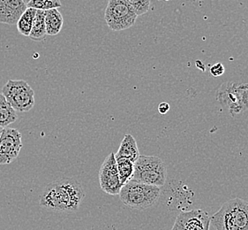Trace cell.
<instances>
[{"instance_id":"6da1fadb","label":"cell","mask_w":248,"mask_h":230,"mask_svg":"<svg viewBox=\"0 0 248 230\" xmlns=\"http://www.w3.org/2000/svg\"><path fill=\"white\" fill-rule=\"evenodd\" d=\"M82 185L71 178L56 180L46 186L40 195V205L56 213H74L84 199Z\"/></svg>"},{"instance_id":"7a4b0ae2","label":"cell","mask_w":248,"mask_h":230,"mask_svg":"<svg viewBox=\"0 0 248 230\" xmlns=\"http://www.w3.org/2000/svg\"><path fill=\"white\" fill-rule=\"evenodd\" d=\"M216 230H248V202L233 198L225 202L211 217Z\"/></svg>"},{"instance_id":"3957f363","label":"cell","mask_w":248,"mask_h":230,"mask_svg":"<svg viewBox=\"0 0 248 230\" xmlns=\"http://www.w3.org/2000/svg\"><path fill=\"white\" fill-rule=\"evenodd\" d=\"M119 195L124 205L137 210H145L153 206L158 201L161 189L156 186L130 180L122 186Z\"/></svg>"},{"instance_id":"277c9868","label":"cell","mask_w":248,"mask_h":230,"mask_svg":"<svg viewBox=\"0 0 248 230\" xmlns=\"http://www.w3.org/2000/svg\"><path fill=\"white\" fill-rule=\"evenodd\" d=\"M167 168L164 161L155 156L140 155L134 163V172L131 180L148 185L163 187L166 182Z\"/></svg>"},{"instance_id":"5b68a950","label":"cell","mask_w":248,"mask_h":230,"mask_svg":"<svg viewBox=\"0 0 248 230\" xmlns=\"http://www.w3.org/2000/svg\"><path fill=\"white\" fill-rule=\"evenodd\" d=\"M217 99L232 116L248 111V82H228L220 86Z\"/></svg>"},{"instance_id":"8992f818","label":"cell","mask_w":248,"mask_h":230,"mask_svg":"<svg viewBox=\"0 0 248 230\" xmlns=\"http://www.w3.org/2000/svg\"><path fill=\"white\" fill-rule=\"evenodd\" d=\"M2 94L15 111L30 112L35 105V91L24 80H9L2 89Z\"/></svg>"},{"instance_id":"52a82bcc","label":"cell","mask_w":248,"mask_h":230,"mask_svg":"<svg viewBox=\"0 0 248 230\" xmlns=\"http://www.w3.org/2000/svg\"><path fill=\"white\" fill-rule=\"evenodd\" d=\"M138 15L124 0H109L105 20L109 30L122 31L134 25Z\"/></svg>"},{"instance_id":"ba28073f","label":"cell","mask_w":248,"mask_h":230,"mask_svg":"<svg viewBox=\"0 0 248 230\" xmlns=\"http://www.w3.org/2000/svg\"><path fill=\"white\" fill-rule=\"evenodd\" d=\"M100 187L109 195H119L122 184L119 179L114 152H110L106 157L99 170Z\"/></svg>"},{"instance_id":"9c48e42d","label":"cell","mask_w":248,"mask_h":230,"mask_svg":"<svg viewBox=\"0 0 248 230\" xmlns=\"http://www.w3.org/2000/svg\"><path fill=\"white\" fill-rule=\"evenodd\" d=\"M22 136L19 130L4 128L0 136V165H8L20 154Z\"/></svg>"},{"instance_id":"30bf717a","label":"cell","mask_w":248,"mask_h":230,"mask_svg":"<svg viewBox=\"0 0 248 230\" xmlns=\"http://www.w3.org/2000/svg\"><path fill=\"white\" fill-rule=\"evenodd\" d=\"M211 216L201 209L182 212L175 220L171 230H209Z\"/></svg>"},{"instance_id":"8fae6325","label":"cell","mask_w":248,"mask_h":230,"mask_svg":"<svg viewBox=\"0 0 248 230\" xmlns=\"http://www.w3.org/2000/svg\"><path fill=\"white\" fill-rule=\"evenodd\" d=\"M28 6L22 0H0V23L15 25Z\"/></svg>"},{"instance_id":"7c38bea8","label":"cell","mask_w":248,"mask_h":230,"mask_svg":"<svg viewBox=\"0 0 248 230\" xmlns=\"http://www.w3.org/2000/svg\"><path fill=\"white\" fill-rule=\"evenodd\" d=\"M115 157L124 158L131 160L134 163L139 159L140 151L138 145L133 135L130 134L124 135L123 140L120 144L118 152L115 153Z\"/></svg>"},{"instance_id":"4fadbf2b","label":"cell","mask_w":248,"mask_h":230,"mask_svg":"<svg viewBox=\"0 0 248 230\" xmlns=\"http://www.w3.org/2000/svg\"><path fill=\"white\" fill-rule=\"evenodd\" d=\"M64 18L58 9L45 11V26L47 35H56L60 34L63 28Z\"/></svg>"},{"instance_id":"5bb4252c","label":"cell","mask_w":248,"mask_h":230,"mask_svg":"<svg viewBox=\"0 0 248 230\" xmlns=\"http://www.w3.org/2000/svg\"><path fill=\"white\" fill-rule=\"evenodd\" d=\"M46 35L47 33L45 26V11L36 10L35 20L29 37L31 40L40 42L45 40Z\"/></svg>"},{"instance_id":"9a60e30c","label":"cell","mask_w":248,"mask_h":230,"mask_svg":"<svg viewBox=\"0 0 248 230\" xmlns=\"http://www.w3.org/2000/svg\"><path fill=\"white\" fill-rule=\"evenodd\" d=\"M16 111L5 99V96L0 93V127L6 128L17 120Z\"/></svg>"},{"instance_id":"2e32d148","label":"cell","mask_w":248,"mask_h":230,"mask_svg":"<svg viewBox=\"0 0 248 230\" xmlns=\"http://www.w3.org/2000/svg\"><path fill=\"white\" fill-rule=\"evenodd\" d=\"M36 10L34 8L28 7L27 10L20 16L17 22V30L20 35L30 36V32L33 27Z\"/></svg>"},{"instance_id":"e0dca14e","label":"cell","mask_w":248,"mask_h":230,"mask_svg":"<svg viewBox=\"0 0 248 230\" xmlns=\"http://www.w3.org/2000/svg\"><path fill=\"white\" fill-rule=\"evenodd\" d=\"M119 179L122 185L127 183L133 177L134 172V163L124 158H116Z\"/></svg>"},{"instance_id":"ac0fdd59","label":"cell","mask_w":248,"mask_h":230,"mask_svg":"<svg viewBox=\"0 0 248 230\" xmlns=\"http://www.w3.org/2000/svg\"><path fill=\"white\" fill-rule=\"evenodd\" d=\"M60 0H30L27 4L30 8H34L35 10L49 11L51 9H58L61 7Z\"/></svg>"},{"instance_id":"d6986e66","label":"cell","mask_w":248,"mask_h":230,"mask_svg":"<svg viewBox=\"0 0 248 230\" xmlns=\"http://www.w3.org/2000/svg\"><path fill=\"white\" fill-rule=\"evenodd\" d=\"M134 9L135 14L140 15L148 13L150 8V0H124Z\"/></svg>"},{"instance_id":"ffe728a7","label":"cell","mask_w":248,"mask_h":230,"mask_svg":"<svg viewBox=\"0 0 248 230\" xmlns=\"http://www.w3.org/2000/svg\"><path fill=\"white\" fill-rule=\"evenodd\" d=\"M224 71H225V68H224L223 64L217 63V64H215L210 67L209 72H210V75L214 76V77H218V76H221V75L224 74Z\"/></svg>"},{"instance_id":"44dd1931","label":"cell","mask_w":248,"mask_h":230,"mask_svg":"<svg viewBox=\"0 0 248 230\" xmlns=\"http://www.w3.org/2000/svg\"><path fill=\"white\" fill-rule=\"evenodd\" d=\"M170 108V106L168 103H166V102H163V103H161V104L159 105V113H160L161 115H166V114L169 112Z\"/></svg>"},{"instance_id":"7402d4cb","label":"cell","mask_w":248,"mask_h":230,"mask_svg":"<svg viewBox=\"0 0 248 230\" xmlns=\"http://www.w3.org/2000/svg\"><path fill=\"white\" fill-rule=\"evenodd\" d=\"M24 3H26V4H28L29 2H30V0H22Z\"/></svg>"},{"instance_id":"603a6c76","label":"cell","mask_w":248,"mask_h":230,"mask_svg":"<svg viewBox=\"0 0 248 230\" xmlns=\"http://www.w3.org/2000/svg\"><path fill=\"white\" fill-rule=\"evenodd\" d=\"M2 131H3V128L0 127V136H1V134H2Z\"/></svg>"},{"instance_id":"cb8c5ba5","label":"cell","mask_w":248,"mask_h":230,"mask_svg":"<svg viewBox=\"0 0 248 230\" xmlns=\"http://www.w3.org/2000/svg\"><path fill=\"white\" fill-rule=\"evenodd\" d=\"M165 1H169V0H165Z\"/></svg>"}]
</instances>
